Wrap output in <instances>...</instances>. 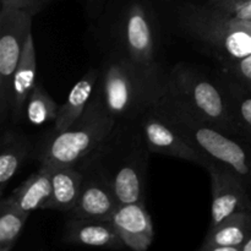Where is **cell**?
Returning a JSON list of instances; mask_svg holds the SVG:
<instances>
[{
	"label": "cell",
	"instance_id": "6da1fadb",
	"mask_svg": "<svg viewBox=\"0 0 251 251\" xmlns=\"http://www.w3.org/2000/svg\"><path fill=\"white\" fill-rule=\"evenodd\" d=\"M176 0H107L93 21V36L102 58L141 64L162 63L176 31Z\"/></svg>",
	"mask_w": 251,
	"mask_h": 251
},
{
	"label": "cell",
	"instance_id": "7a4b0ae2",
	"mask_svg": "<svg viewBox=\"0 0 251 251\" xmlns=\"http://www.w3.org/2000/svg\"><path fill=\"white\" fill-rule=\"evenodd\" d=\"M98 71L95 90L115 122L140 119L167 92L169 70L163 63L141 64L104 56Z\"/></svg>",
	"mask_w": 251,
	"mask_h": 251
},
{
	"label": "cell",
	"instance_id": "3957f363",
	"mask_svg": "<svg viewBox=\"0 0 251 251\" xmlns=\"http://www.w3.org/2000/svg\"><path fill=\"white\" fill-rule=\"evenodd\" d=\"M176 31L196 49L226 65L251 53V25L208 2L176 0Z\"/></svg>",
	"mask_w": 251,
	"mask_h": 251
},
{
	"label": "cell",
	"instance_id": "277c9868",
	"mask_svg": "<svg viewBox=\"0 0 251 251\" xmlns=\"http://www.w3.org/2000/svg\"><path fill=\"white\" fill-rule=\"evenodd\" d=\"M150 152L139 119L119 120L87 157L102 169L118 202H145Z\"/></svg>",
	"mask_w": 251,
	"mask_h": 251
},
{
	"label": "cell",
	"instance_id": "5b68a950",
	"mask_svg": "<svg viewBox=\"0 0 251 251\" xmlns=\"http://www.w3.org/2000/svg\"><path fill=\"white\" fill-rule=\"evenodd\" d=\"M114 124V118L95 90L86 109L70 126L59 132L49 130L34 142L32 157L39 167L76 166L104 141Z\"/></svg>",
	"mask_w": 251,
	"mask_h": 251
},
{
	"label": "cell",
	"instance_id": "8992f818",
	"mask_svg": "<svg viewBox=\"0 0 251 251\" xmlns=\"http://www.w3.org/2000/svg\"><path fill=\"white\" fill-rule=\"evenodd\" d=\"M166 96L208 125L244 139L218 75L212 77L191 64L178 63L169 69Z\"/></svg>",
	"mask_w": 251,
	"mask_h": 251
},
{
	"label": "cell",
	"instance_id": "52a82bcc",
	"mask_svg": "<svg viewBox=\"0 0 251 251\" xmlns=\"http://www.w3.org/2000/svg\"><path fill=\"white\" fill-rule=\"evenodd\" d=\"M156 108L196 147L215 161L225 164L244 180L251 190V144L208 125L166 95Z\"/></svg>",
	"mask_w": 251,
	"mask_h": 251
},
{
	"label": "cell",
	"instance_id": "ba28073f",
	"mask_svg": "<svg viewBox=\"0 0 251 251\" xmlns=\"http://www.w3.org/2000/svg\"><path fill=\"white\" fill-rule=\"evenodd\" d=\"M34 15L24 9H0V124L10 122L12 77L21 60Z\"/></svg>",
	"mask_w": 251,
	"mask_h": 251
},
{
	"label": "cell",
	"instance_id": "9c48e42d",
	"mask_svg": "<svg viewBox=\"0 0 251 251\" xmlns=\"http://www.w3.org/2000/svg\"><path fill=\"white\" fill-rule=\"evenodd\" d=\"M145 140L152 153L184 159L205 168L211 157L203 153L188 137L184 136L156 105L150 108L139 119Z\"/></svg>",
	"mask_w": 251,
	"mask_h": 251
},
{
	"label": "cell",
	"instance_id": "30bf717a",
	"mask_svg": "<svg viewBox=\"0 0 251 251\" xmlns=\"http://www.w3.org/2000/svg\"><path fill=\"white\" fill-rule=\"evenodd\" d=\"M205 169L211 178V226L218 225L234 213L251 211L250 189L228 167L210 158Z\"/></svg>",
	"mask_w": 251,
	"mask_h": 251
},
{
	"label": "cell",
	"instance_id": "8fae6325",
	"mask_svg": "<svg viewBox=\"0 0 251 251\" xmlns=\"http://www.w3.org/2000/svg\"><path fill=\"white\" fill-rule=\"evenodd\" d=\"M76 166L82 173V186L75 208L68 215L71 217L110 220L119 205L112 184L90 157L83 158Z\"/></svg>",
	"mask_w": 251,
	"mask_h": 251
},
{
	"label": "cell",
	"instance_id": "7c38bea8",
	"mask_svg": "<svg viewBox=\"0 0 251 251\" xmlns=\"http://www.w3.org/2000/svg\"><path fill=\"white\" fill-rule=\"evenodd\" d=\"M110 222L127 249L145 251L153 243V223L145 202L119 203Z\"/></svg>",
	"mask_w": 251,
	"mask_h": 251
},
{
	"label": "cell",
	"instance_id": "4fadbf2b",
	"mask_svg": "<svg viewBox=\"0 0 251 251\" xmlns=\"http://www.w3.org/2000/svg\"><path fill=\"white\" fill-rule=\"evenodd\" d=\"M61 242L69 245L103 248L110 250H120L126 248L110 220H100V218L69 216L64 226Z\"/></svg>",
	"mask_w": 251,
	"mask_h": 251
},
{
	"label": "cell",
	"instance_id": "5bb4252c",
	"mask_svg": "<svg viewBox=\"0 0 251 251\" xmlns=\"http://www.w3.org/2000/svg\"><path fill=\"white\" fill-rule=\"evenodd\" d=\"M34 142L19 124L9 125L0 139V194L33 152Z\"/></svg>",
	"mask_w": 251,
	"mask_h": 251
},
{
	"label": "cell",
	"instance_id": "9a60e30c",
	"mask_svg": "<svg viewBox=\"0 0 251 251\" xmlns=\"http://www.w3.org/2000/svg\"><path fill=\"white\" fill-rule=\"evenodd\" d=\"M251 235V211L234 213L210 227L199 251H242Z\"/></svg>",
	"mask_w": 251,
	"mask_h": 251
},
{
	"label": "cell",
	"instance_id": "2e32d148",
	"mask_svg": "<svg viewBox=\"0 0 251 251\" xmlns=\"http://www.w3.org/2000/svg\"><path fill=\"white\" fill-rule=\"evenodd\" d=\"M37 81V56L32 33L27 37L21 60L12 77L10 123L19 124L25 117L26 103Z\"/></svg>",
	"mask_w": 251,
	"mask_h": 251
},
{
	"label": "cell",
	"instance_id": "e0dca14e",
	"mask_svg": "<svg viewBox=\"0 0 251 251\" xmlns=\"http://www.w3.org/2000/svg\"><path fill=\"white\" fill-rule=\"evenodd\" d=\"M82 186V173L77 166L51 168V194L42 210L70 213L75 208Z\"/></svg>",
	"mask_w": 251,
	"mask_h": 251
},
{
	"label": "cell",
	"instance_id": "ac0fdd59",
	"mask_svg": "<svg viewBox=\"0 0 251 251\" xmlns=\"http://www.w3.org/2000/svg\"><path fill=\"white\" fill-rule=\"evenodd\" d=\"M51 194V168L39 167L38 171L29 176L17 186L7 198H2L17 210L31 215L33 211L43 207Z\"/></svg>",
	"mask_w": 251,
	"mask_h": 251
},
{
	"label": "cell",
	"instance_id": "d6986e66",
	"mask_svg": "<svg viewBox=\"0 0 251 251\" xmlns=\"http://www.w3.org/2000/svg\"><path fill=\"white\" fill-rule=\"evenodd\" d=\"M98 77V68H92L73 86L66 100L59 108L56 119L54 120L53 127L50 129L51 132L63 131L82 114L92 97Z\"/></svg>",
	"mask_w": 251,
	"mask_h": 251
},
{
	"label": "cell",
	"instance_id": "ffe728a7",
	"mask_svg": "<svg viewBox=\"0 0 251 251\" xmlns=\"http://www.w3.org/2000/svg\"><path fill=\"white\" fill-rule=\"evenodd\" d=\"M217 75L227 91L235 122L243 137L251 142V90L220 71Z\"/></svg>",
	"mask_w": 251,
	"mask_h": 251
},
{
	"label": "cell",
	"instance_id": "44dd1931",
	"mask_svg": "<svg viewBox=\"0 0 251 251\" xmlns=\"http://www.w3.org/2000/svg\"><path fill=\"white\" fill-rule=\"evenodd\" d=\"M59 104L51 98L48 91L43 87L42 82H37L33 91L29 95L25 109V118L29 124L41 126L56 119Z\"/></svg>",
	"mask_w": 251,
	"mask_h": 251
},
{
	"label": "cell",
	"instance_id": "7402d4cb",
	"mask_svg": "<svg viewBox=\"0 0 251 251\" xmlns=\"http://www.w3.org/2000/svg\"><path fill=\"white\" fill-rule=\"evenodd\" d=\"M28 213L17 210L4 199L0 201V251H10L22 234Z\"/></svg>",
	"mask_w": 251,
	"mask_h": 251
},
{
	"label": "cell",
	"instance_id": "603a6c76",
	"mask_svg": "<svg viewBox=\"0 0 251 251\" xmlns=\"http://www.w3.org/2000/svg\"><path fill=\"white\" fill-rule=\"evenodd\" d=\"M205 2L217 7L238 21L251 25V0H207Z\"/></svg>",
	"mask_w": 251,
	"mask_h": 251
},
{
	"label": "cell",
	"instance_id": "cb8c5ba5",
	"mask_svg": "<svg viewBox=\"0 0 251 251\" xmlns=\"http://www.w3.org/2000/svg\"><path fill=\"white\" fill-rule=\"evenodd\" d=\"M220 73L229 76L251 90V53L238 60L230 61L226 65H220Z\"/></svg>",
	"mask_w": 251,
	"mask_h": 251
},
{
	"label": "cell",
	"instance_id": "d4e9b609",
	"mask_svg": "<svg viewBox=\"0 0 251 251\" xmlns=\"http://www.w3.org/2000/svg\"><path fill=\"white\" fill-rule=\"evenodd\" d=\"M46 4L48 0H43ZM107 0H86V12L91 21H95L103 12Z\"/></svg>",
	"mask_w": 251,
	"mask_h": 251
},
{
	"label": "cell",
	"instance_id": "484cf974",
	"mask_svg": "<svg viewBox=\"0 0 251 251\" xmlns=\"http://www.w3.org/2000/svg\"><path fill=\"white\" fill-rule=\"evenodd\" d=\"M25 4V10L31 12L32 15L38 14L42 10V7L44 6L43 0H24Z\"/></svg>",
	"mask_w": 251,
	"mask_h": 251
},
{
	"label": "cell",
	"instance_id": "4316f807",
	"mask_svg": "<svg viewBox=\"0 0 251 251\" xmlns=\"http://www.w3.org/2000/svg\"><path fill=\"white\" fill-rule=\"evenodd\" d=\"M0 5L6 7H16V9H24V0H0Z\"/></svg>",
	"mask_w": 251,
	"mask_h": 251
},
{
	"label": "cell",
	"instance_id": "83f0119b",
	"mask_svg": "<svg viewBox=\"0 0 251 251\" xmlns=\"http://www.w3.org/2000/svg\"><path fill=\"white\" fill-rule=\"evenodd\" d=\"M242 251H251V235L249 237V239L245 242V244L243 245Z\"/></svg>",
	"mask_w": 251,
	"mask_h": 251
},
{
	"label": "cell",
	"instance_id": "f1b7e54d",
	"mask_svg": "<svg viewBox=\"0 0 251 251\" xmlns=\"http://www.w3.org/2000/svg\"><path fill=\"white\" fill-rule=\"evenodd\" d=\"M196 1H201V2H202V1H207V0H196Z\"/></svg>",
	"mask_w": 251,
	"mask_h": 251
}]
</instances>
